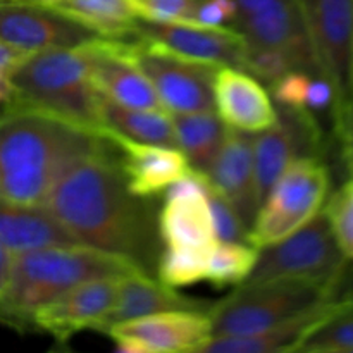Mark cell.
I'll list each match as a JSON object with an SVG mask.
<instances>
[{"instance_id": "6da1fadb", "label": "cell", "mask_w": 353, "mask_h": 353, "mask_svg": "<svg viewBox=\"0 0 353 353\" xmlns=\"http://www.w3.org/2000/svg\"><path fill=\"white\" fill-rule=\"evenodd\" d=\"M43 209L79 245L126 259L145 272L155 268L159 254L150 209L128 190L110 141L62 176Z\"/></svg>"}, {"instance_id": "7a4b0ae2", "label": "cell", "mask_w": 353, "mask_h": 353, "mask_svg": "<svg viewBox=\"0 0 353 353\" xmlns=\"http://www.w3.org/2000/svg\"><path fill=\"white\" fill-rule=\"evenodd\" d=\"M107 145L103 134L12 103L0 117V200L43 207L65 172Z\"/></svg>"}, {"instance_id": "3957f363", "label": "cell", "mask_w": 353, "mask_h": 353, "mask_svg": "<svg viewBox=\"0 0 353 353\" xmlns=\"http://www.w3.org/2000/svg\"><path fill=\"white\" fill-rule=\"evenodd\" d=\"M134 271L143 269L85 245L14 254L9 283L0 296V323L17 333H33L34 314L65 292L93 279L123 278Z\"/></svg>"}, {"instance_id": "277c9868", "label": "cell", "mask_w": 353, "mask_h": 353, "mask_svg": "<svg viewBox=\"0 0 353 353\" xmlns=\"http://www.w3.org/2000/svg\"><path fill=\"white\" fill-rule=\"evenodd\" d=\"M9 79L14 105L41 110L62 121L103 133L100 93L90 79L88 64L79 48H57L28 54Z\"/></svg>"}, {"instance_id": "5b68a950", "label": "cell", "mask_w": 353, "mask_h": 353, "mask_svg": "<svg viewBox=\"0 0 353 353\" xmlns=\"http://www.w3.org/2000/svg\"><path fill=\"white\" fill-rule=\"evenodd\" d=\"M343 295V288L305 279L243 283L210 307L212 336L272 330Z\"/></svg>"}, {"instance_id": "8992f818", "label": "cell", "mask_w": 353, "mask_h": 353, "mask_svg": "<svg viewBox=\"0 0 353 353\" xmlns=\"http://www.w3.org/2000/svg\"><path fill=\"white\" fill-rule=\"evenodd\" d=\"M331 192V174L321 157H302L276 179L248 230L247 241L265 248L305 226L324 209Z\"/></svg>"}, {"instance_id": "52a82bcc", "label": "cell", "mask_w": 353, "mask_h": 353, "mask_svg": "<svg viewBox=\"0 0 353 353\" xmlns=\"http://www.w3.org/2000/svg\"><path fill=\"white\" fill-rule=\"evenodd\" d=\"M348 271L350 262L341 254L330 221L321 210L285 240L261 248L245 283L305 279L343 288Z\"/></svg>"}, {"instance_id": "ba28073f", "label": "cell", "mask_w": 353, "mask_h": 353, "mask_svg": "<svg viewBox=\"0 0 353 353\" xmlns=\"http://www.w3.org/2000/svg\"><path fill=\"white\" fill-rule=\"evenodd\" d=\"M324 79L336 97L333 126L350 114L353 0H299Z\"/></svg>"}, {"instance_id": "9c48e42d", "label": "cell", "mask_w": 353, "mask_h": 353, "mask_svg": "<svg viewBox=\"0 0 353 353\" xmlns=\"http://www.w3.org/2000/svg\"><path fill=\"white\" fill-rule=\"evenodd\" d=\"M236 6L233 30L245 41L276 48L292 62L293 69L324 78L310 43L299 0H233Z\"/></svg>"}, {"instance_id": "30bf717a", "label": "cell", "mask_w": 353, "mask_h": 353, "mask_svg": "<svg viewBox=\"0 0 353 353\" xmlns=\"http://www.w3.org/2000/svg\"><path fill=\"white\" fill-rule=\"evenodd\" d=\"M131 57L154 86L165 110L172 114L214 110L212 81L217 65L178 57L138 37L131 40Z\"/></svg>"}, {"instance_id": "8fae6325", "label": "cell", "mask_w": 353, "mask_h": 353, "mask_svg": "<svg viewBox=\"0 0 353 353\" xmlns=\"http://www.w3.org/2000/svg\"><path fill=\"white\" fill-rule=\"evenodd\" d=\"M278 109V121L254 137V169L259 200L265 199L276 179L292 162L324 154V134L316 114L303 109Z\"/></svg>"}, {"instance_id": "7c38bea8", "label": "cell", "mask_w": 353, "mask_h": 353, "mask_svg": "<svg viewBox=\"0 0 353 353\" xmlns=\"http://www.w3.org/2000/svg\"><path fill=\"white\" fill-rule=\"evenodd\" d=\"M133 38L97 37L78 47L88 64L90 79L100 95L123 107L164 109L154 86L131 57Z\"/></svg>"}, {"instance_id": "4fadbf2b", "label": "cell", "mask_w": 353, "mask_h": 353, "mask_svg": "<svg viewBox=\"0 0 353 353\" xmlns=\"http://www.w3.org/2000/svg\"><path fill=\"white\" fill-rule=\"evenodd\" d=\"M99 34L52 7L21 0H0V41L34 54L78 48Z\"/></svg>"}, {"instance_id": "5bb4252c", "label": "cell", "mask_w": 353, "mask_h": 353, "mask_svg": "<svg viewBox=\"0 0 353 353\" xmlns=\"http://www.w3.org/2000/svg\"><path fill=\"white\" fill-rule=\"evenodd\" d=\"M140 40L188 61L210 65L241 68L247 41L233 28H205L200 24L154 23L138 17Z\"/></svg>"}, {"instance_id": "9a60e30c", "label": "cell", "mask_w": 353, "mask_h": 353, "mask_svg": "<svg viewBox=\"0 0 353 353\" xmlns=\"http://www.w3.org/2000/svg\"><path fill=\"white\" fill-rule=\"evenodd\" d=\"M121 278L86 281L41 307L33 317V333H45L64 345L81 331L99 333L116 300Z\"/></svg>"}, {"instance_id": "2e32d148", "label": "cell", "mask_w": 353, "mask_h": 353, "mask_svg": "<svg viewBox=\"0 0 353 353\" xmlns=\"http://www.w3.org/2000/svg\"><path fill=\"white\" fill-rule=\"evenodd\" d=\"M145 353H188L212 336L209 312L169 310L114 324L105 333Z\"/></svg>"}, {"instance_id": "e0dca14e", "label": "cell", "mask_w": 353, "mask_h": 353, "mask_svg": "<svg viewBox=\"0 0 353 353\" xmlns=\"http://www.w3.org/2000/svg\"><path fill=\"white\" fill-rule=\"evenodd\" d=\"M102 134L116 147L126 186L137 199L148 200L162 195L171 183L192 171L179 148L140 143L110 131Z\"/></svg>"}, {"instance_id": "ac0fdd59", "label": "cell", "mask_w": 353, "mask_h": 353, "mask_svg": "<svg viewBox=\"0 0 353 353\" xmlns=\"http://www.w3.org/2000/svg\"><path fill=\"white\" fill-rule=\"evenodd\" d=\"M212 95L217 116L231 130L257 134L278 121V109L268 90L243 69L217 68Z\"/></svg>"}, {"instance_id": "d6986e66", "label": "cell", "mask_w": 353, "mask_h": 353, "mask_svg": "<svg viewBox=\"0 0 353 353\" xmlns=\"http://www.w3.org/2000/svg\"><path fill=\"white\" fill-rule=\"evenodd\" d=\"M205 176L210 186L236 209L250 230L261 207L254 169V137L226 126L219 152Z\"/></svg>"}, {"instance_id": "ffe728a7", "label": "cell", "mask_w": 353, "mask_h": 353, "mask_svg": "<svg viewBox=\"0 0 353 353\" xmlns=\"http://www.w3.org/2000/svg\"><path fill=\"white\" fill-rule=\"evenodd\" d=\"M212 303L214 302L178 293L174 288H169L161 281L152 279L148 272L134 271L119 279L114 305L103 319L99 333L105 334L109 327H112L114 324L124 323V321L138 319V317L159 312H169V310L209 312Z\"/></svg>"}, {"instance_id": "44dd1931", "label": "cell", "mask_w": 353, "mask_h": 353, "mask_svg": "<svg viewBox=\"0 0 353 353\" xmlns=\"http://www.w3.org/2000/svg\"><path fill=\"white\" fill-rule=\"evenodd\" d=\"M0 243L12 255L59 245H79L43 207L6 200H0Z\"/></svg>"}, {"instance_id": "7402d4cb", "label": "cell", "mask_w": 353, "mask_h": 353, "mask_svg": "<svg viewBox=\"0 0 353 353\" xmlns=\"http://www.w3.org/2000/svg\"><path fill=\"white\" fill-rule=\"evenodd\" d=\"M157 236L165 248L212 250L217 240L207 196L165 199L157 217Z\"/></svg>"}, {"instance_id": "603a6c76", "label": "cell", "mask_w": 353, "mask_h": 353, "mask_svg": "<svg viewBox=\"0 0 353 353\" xmlns=\"http://www.w3.org/2000/svg\"><path fill=\"white\" fill-rule=\"evenodd\" d=\"M334 302L261 333L210 336L205 343L188 353H293L309 327L317 323Z\"/></svg>"}, {"instance_id": "cb8c5ba5", "label": "cell", "mask_w": 353, "mask_h": 353, "mask_svg": "<svg viewBox=\"0 0 353 353\" xmlns=\"http://www.w3.org/2000/svg\"><path fill=\"white\" fill-rule=\"evenodd\" d=\"M100 121L103 131L117 133L128 140L179 148L172 117L164 109H130L100 95Z\"/></svg>"}, {"instance_id": "d4e9b609", "label": "cell", "mask_w": 353, "mask_h": 353, "mask_svg": "<svg viewBox=\"0 0 353 353\" xmlns=\"http://www.w3.org/2000/svg\"><path fill=\"white\" fill-rule=\"evenodd\" d=\"M52 9L95 31L99 37L121 40L137 37L138 14L131 0H61Z\"/></svg>"}, {"instance_id": "484cf974", "label": "cell", "mask_w": 353, "mask_h": 353, "mask_svg": "<svg viewBox=\"0 0 353 353\" xmlns=\"http://www.w3.org/2000/svg\"><path fill=\"white\" fill-rule=\"evenodd\" d=\"M178 147L186 155L190 168L205 174L219 152L226 126L214 110L171 114Z\"/></svg>"}, {"instance_id": "4316f807", "label": "cell", "mask_w": 353, "mask_h": 353, "mask_svg": "<svg viewBox=\"0 0 353 353\" xmlns=\"http://www.w3.org/2000/svg\"><path fill=\"white\" fill-rule=\"evenodd\" d=\"M353 348V290L330 307L317 323L309 327L293 353Z\"/></svg>"}, {"instance_id": "83f0119b", "label": "cell", "mask_w": 353, "mask_h": 353, "mask_svg": "<svg viewBox=\"0 0 353 353\" xmlns=\"http://www.w3.org/2000/svg\"><path fill=\"white\" fill-rule=\"evenodd\" d=\"M259 252L245 243H216L209 257L205 281L214 288L240 286L247 281L257 262Z\"/></svg>"}, {"instance_id": "f1b7e54d", "label": "cell", "mask_w": 353, "mask_h": 353, "mask_svg": "<svg viewBox=\"0 0 353 353\" xmlns=\"http://www.w3.org/2000/svg\"><path fill=\"white\" fill-rule=\"evenodd\" d=\"M210 252L200 248H165L155 262L159 281L174 290L203 281Z\"/></svg>"}, {"instance_id": "f546056e", "label": "cell", "mask_w": 353, "mask_h": 353, "mask_svg": "<svg viewBox=\"0 0 353 353\" xmlns=\"http://www.w3.org/2000/svg\"><path fill=\"white\" fill-rule=\"evenodd\" d=\"M323 212L330 221L341 254L353 265V195L348 183L334 193H330Z\"/></svg>"}, {"instance_id": "4dcf8cb0", "label": "cell", "mask_w": 353, "mask_h": 353, "mask_svg": "<svg viewBox=\"0 0 353 353\" xmlns=\"http://www.w3.org/2000/svg\"><path fill=\"white\" fill-rule=\"evenodd\" d=\"M138 17L154 23L195 24L196 10L203 0H131Z\"/></svg>"}, {"instance_id": "1f68e13d", "label": "cell", "mask_w": 353, "mask_h": 353, "mask_svg": "<svg viewBox=\"0 0 353 353\" xmlns=\"http://www.w3.org/2000/svg\"><path fill=\"white\" fill-rule=\"evenodd\" d=\"M245 72L259 78L261 81L274 83L276 79L281 78L288 71H292L293 65L290 59L283 52L269 47H259V45L247 43L245 48L241 68Z\"/></svg>"}, {"instance_id": "d6a6232c", "label": "cell", "mask_w": 353, "mask_h": 353, "mask_svg": "<svg viewBox=\"0 0 353 353\" xmlns=\"http://www.w3.org/2000/svg\"><path fill=\"white\" fill-rule=\"evenodd\" d=\"M207 202H209L210 216H212L216 240H219L221 243H245L248 236V228L245 226L236 209L214 188L210 190Z\"/></svg>"}, {"instance_id": "836d02e7", "label": "cell", "mask_w": 353, "mask_h": 353, "mask_svg": "<svg viewBox=\"0 0 353 353\" xmlns=\"http://www.w3.org/2000/svg\"><path fill=\"white\" fill-rule=\"evenodd\" d=\"M312 78H316V76L292 69V71H288L269 85L272 99L278 103V107L307 110V95H309V86Z\"/></svg>"}, {"instance_id": "e575fe53", "label": "cell", "mask_w": 353, "mask_h": 353, "mask_svg": "<svg viewBox=\"0 0 353 353\" xmlns=\"http://www.w3.org/2000/svg\"><path fill=\"white\" fill-rule=\"evenodd\" d=\"M236 17L233 0H203L195 16V24L205 28H231Z\"/></svg>"}, {"instance_id": "d590c367", "label": "cell", "mask_w": 353, "mask_h": 353, "mask_svg": "<svg viewBox=\"0 0 353 353\" xmlns=\"http://www.w3.org/2000/svg\"><path fill=\"white\" fill-rule=\"evenodd\" d=\"M334 137L340 145V157L348 179H353V112L334 126Z\"/></svg>"}, {"instance_id": "8d00e7d4", "label": "cell", "mask_w": 353, "mask_h": 353, "mask_svg": "<svg viewBox=\"0 0 353 353\" xmlns=\"http://www.w3.org/2000/svg\"><path fill=\"white\" fill-rule=\"evenodd\" d=\"M26 55L28 54H24V52L0 41V72H7L9 74Z\"/></svg>"}, {"instance_id": "74e56055", "label": "cell", "mask_w": 353, "mask_h": 353, "mask_svg": "<svg viewBox=\"0 0 353 353\" xmlns=\"http://www.w3.org/2000/svg\"><path fill=\"white\" fill-rule=\"evenodd\" d=\"M14 102V88L7 72H0V117Z\"/></svg>"}, {"instance_id": "f35d334b", "label": "cell", "mask_w": 353, "mask_h": 353, "mask_svg": "<svg viewBox=\"0 0 353 353\" xmlns=\"http://www.w3.org/2000/svg\"><path fill=\"white\" fill-rule=\"evenodd\" d=\"M12 257L14 255L0 243V296L3 295V292H6L7 288V283H9Z\"/></svg>"}, {"instance_id": "ab89813d", "label": "cell", "mask_w": 353, "mask_h": 353, "mask_svg": "<svg viewBox=\"0 0 353 353\" xmlns=\"http://www.w3.org/2000/svg\"><path fill=\"white\" fill-rule=\"evenodd\" d=\"M112 353H145V352H141L140 348L133 347V345L124 343V341H116V348H114Z\"/></svg>"}, {"instance_id": "60d3db41", "label": "cell", "mask_w": 353, "mask_h": 353, "mask_svg": "<svg viewBox=\"0 0 353 353\" xmlns=\"http://www.w3.org/2000/svg\"><path fill=\"white\" fill-rule=\"evenodd\" d=\"M21 2H30V3H38V6H45V7H52L55 6L61 0H21Z\"/></svg>"}, {"instance_id": "b9f144b4", "label": "cell", "mask_w": 353, "mask_h": 353, "mask_svg": "<svg viewBox=\"0 0 353 353\" xmlns=\"http://www.w3.org/2000/svg\"><path fill=\"white\" fill-rule=\"evenodd\" d=\"M312 353H353V348H340V350H324V352H312Z\"/></svg>"}, {"instance_id": "7bdbcfd3", "label": "cell", "mask_w": 353, "mask_h": 353, "mask_svg": "<svg viewBox=\"0 0 353 353\" xmlns=\"http://www.w3.org/2000/svg\"><path fill=\"white\" fill-rule=\"evenodd\" d=\"M45 353H78V352L69 350V348L62 347V348H55V350H48V352H45Z\"/></svg>"}, {"instance_id": "ee69618b", "label": "cell", "mask_w": 353, "mask_h": 353, "mask_svg": "<svg viewBox=\"0 0 353 353\" xmlns=\"http://www.w3.org/2000/svg\"><path fill=\"white\" fill-rule=\"evenodd\" d=\"M350 112H353V47H352V105Z\"/></svg>"}, {"instance_id": "f6af8a7d", "label": "cell", "mask_w": 353, "mask_h": 353, "mask_svg": "<svg viewBox=\"0 0 353 353\" xmlns=\"http://www.w3.org/2000/svg\"><path fill=\"white\" fill-rule=\"evenodd\" d=\"M348 186H350V190H352V195H353V179H348Z\"/></svg>"}]
</instances>
